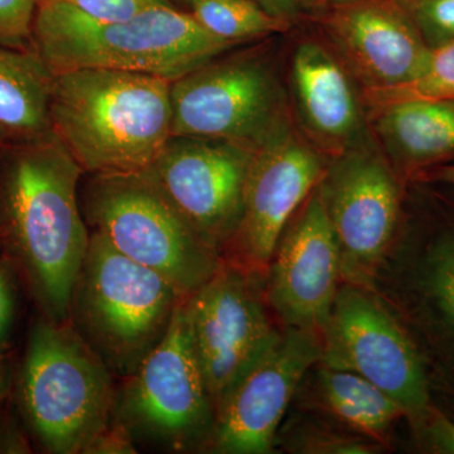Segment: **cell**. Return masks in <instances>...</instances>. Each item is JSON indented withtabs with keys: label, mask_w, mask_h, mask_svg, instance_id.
I'll return each mask as SVG.
<instances>
[{
	"label": "cell",
	"mask_w": 454,
	"mask_h": 454,
	"mask_svg": "<svg viewBox=\"0 0 454 454\" xmlns=\"http://www.w3.org/2000/svg\"><path fill=\"white\" fill-rule=\"evenodd\" d=\"M373 130L399 168L454 157V98H406L376 104Z\"/></svg>",
	"instance_id": "obj_18"
},
{
	"label": "cell",
	"mask_w": 454,
	"mask_h": 454,
	"mask_svg": "<svg viewBox=\"0 0 454 454\" xmlns=\"http://www.w3.org/2000/svg\"><path fill=\"white\" fill-rule=\"evenodd\" d=\"M321 358V333L284 328L215 406L212 450L223 454L270 452L298 385Z\"/></svg>",
	"instance_id": "obj_14"
},
{
	"label": "cell",
	"mask_w": 454,
	"mask_h": 454,
	"mask_svg": "<svg viewBox=\"0 0 454 454\" xmlns=\"http://www.w3.org/2000/svg\"><path fill=\"white\" fill-rule=\"evenodd\" d=\"M433 438L447 453H454V424L447 418L435 417L432 426Z\"/></svg>",
	"instance_id": "obj_30"
},
{
	"label": "cell",
	"mask_w": 454,
	"mask_h": 454,
	"mask_svg": "<svg viewBox=\"0 0 454 454\" xmlns=\"http://www.w3.org/2000/svg\"><path fill=\"white\" fill-rule=\"evenodd\" d=\"M364 145L334 155L319 184L339 241L342 279L360 286L372 283L393 240L400 212L393 168Z\"/></svg>",
	"instance_id": "obj_13"
},
{
	"label": "cell",
	"mask_w": 454,
	"mask_h": 454,
	"mask_svg": "<svg viewBox=\"0 0 454 454\" xmlns=\"http://www.w3.org/2000/svg\"><path fill=\"white\" fill-rule=\"evenodd\" d=\"M43 0H0V47L35 51V20Z\"/></svg>",
	"instance_id": "obj_24"
},
{
	"label": "cell",
	"mask_w": 454,
	"mask_h": 454,
	"mask_svg": "<svg viewBox=\"0 0 454 454\" xmlns=\"http://www.w3.org/2000/svg\"><path fill=\"white\" fill-rule=\"evenodd\" d=\"M372 106L406 98H454V42L433 49L426 70L404 88L367 91Z\"/></svg>",
	"instance_id": "obj_22"
},
{
	"label": "cell",
	"mask_w": 454,
	"mask_h": 454,
	"mask_svg": "<svg viewBox=\"0 0 454 454\" xmlns=\"http://www.w3.org/2000/svg\"><path fill=\"white\" fill-rule=\"evenodd\" d=\"M184 298L163 340L125 378L114 411V418L134 439L178 452L210 443L215 426V405L197 356Z\"/></svg>",
	"instance_id": "obj_7"
},
{
	"label": "cell",
	"mask_w": 454,
	"mask_h": 454,
	"mask_svg": "<svg viewBox=\"0 0 454 454\" xmlns=\"http://www.w3.org/2000/svg\"><path fill=\"white\" fill-rule=\"evenodd\" d=\"M83 170L53 131L0 145V240L22 265L46 318L68 322L90 243L80 208Z\"/></svg>",
	"instance_id": "obj_1"
},
{
	"label": "cell",
	"mask_w": 454,
	"mask_h": 454,
	"mask_svg": "<svg viewBox=\"0 0 454 454\" xmlns=\"http://www.w3.org/2000/svg\"><path fill=\"white\" fill-rule=\"evenodd\" d=\"M178 2L190 5L195 0H178ZM254 2L259 3L262 7L267 9L274 16L291 20V18L297 13L301 0H254Z\"/></svg>",
	"instance_id": "obj_29"
},
{
	"label": "cell",
	"mask_w": 454,
	"mask_h": 454,
	"mask_svg": "<svg viewBox=\"0 0 454 454\" xmlns=\"http://www.w3.org/2000/svg\"><path fill=\"white\" fill-rule=\"evenodd\" d=\"M267 274V301L284 325L321 333L342 274L339 241L319 184L286 226Z\"/></svg>",
	"instance_id": "obj_15"
},
{
	"label": "cell",
	"mask_w": 454,
	"mask_h": 454,
	"mask_svg": "<svg viewBox=\"0 0 454 454\" xmlns=\"http://www.w3.org/2000/svg\"><path fill=\"white\" fill-rule=\"evenodd\" d=\"M260 278L264 276L223 259L210 279L184 298L197 356L215 406L279 333L269 318Z\"/></svg>",
	"instance_id": "obj_11"
},
{
	"label": "cell",
	"mask_w": 454,
	"mask_h": 454,
	"mask_svg": "<svg viewBox=\"0 0 454 454\" xmlns=\"http://www.w3.org/2000/svg\"><path fill=\"white\" fill-rule=\"evenodd\" d=\"M136 439L129 429L113 418L112 422L86 448L85 453L90 454H125L136 453Z\"/></svg>",
	"instance_id": "obj_27"
},
{
	"label": "cell",
	"mask_w": 454,
	"mask_h": 454,
	"mask_svg": "<svg viewBox=\"0 0 454 454\" xmlns=\"http://www.w3.org/2000/svg\"><path fill=\"white\" fill-rule=\"evenodd\" d=\"M325 26L367 82V91H389L414 82L432 52L397 0H340Z\"/></svg>",
	"instance_id": "obj_16"
},
{
	"label": "cell",
	"mask_w": 454,
	"mask_h": 454,
	"mask_svg": "<svg viewBox=\"0 0 454 454\" xmlns=\"http://www.w3.org/2000/svg\"><path fill=\"white\" fill-rule=\"evenodd\" d=\"M433 178L446 184H454V166L442 167L433 173Z\"/></svg>",
	"instance_id": "obj_31"
},
{
	"label": "cell",
	"mask_w": 454,
	"mask_h": 454,
	"mask_svg": "<svg viewBox=\"0 0 454 454\" xmlns=\"http://www.w3.org/2000/svg\"><path fill=\"white\" fill-rule=\"evenodd\" d=\"M49 2L70 5L86 16L95 20H107V22L129 20L149 9L175 7L170 0H49Z\"/></svg>",
	"instance_id": "obj_25"
},
{
	"label": "cell",
	"mask_w": 454,
	"mask_h": 454,
	"mask_svg": "<svg viewBox=\"0 0 454 454\" xmlns=\"http://www.w3.org/2000/svg\"><path fill=\"white\" fill-rule=\"evenodd\" d=\"M321 339L325 366L363 376L409 417L426 414L428 387L419 355L395 318L364 286H340Z\"/></svg>",
	"instance_id": "obj_9"
},
{
	"label": "cell",
	"mask_w": 454,
	"mask_h": 454,
	"mask_svg": "<svg viewBox=\"0 0 454 454\" xmlns=\"http://www.w3.org/2000/svg\"><path fill=\"white\" fill-rule=\"evenodd\" d=\"M310 4H327V3H336L340 0H309Z\"/></svg>",
	"instance_id": "obj_33"
},
{
	"label": "cell",
	"mask_w": 454,
	"mask_h": 454,
	"mask_svg": "<svg viewBox=\"0 0 454 454\" xmlns=\"http://www.w3.org/2000/svg\"><path fill=\"white\" fill-rule=\"evenodd\" d=\"M27 420L51 453H85L115 411L113 372L70 322L33 327L20 376Z\"/></svg>",
	"instance_id": "obj_5"
},
{
	"label": "cell",
	"mask_w": 454,
	"mask_h": 454,
	"mask_svg": "<svg viewBox=\"0 0 454 454\" xmlns=\"http://www.w3.org/2000/svg\"><path fill=\"white\" fill-rule=\"evenodd\" d=\"M91 176L82 196V215L91 231L166 278L182 297L210 279L220 267V254L145 173Z\"/></svg>",
	"instance_id": "obj_6"
},
{
	"label": "cell",
	"mask_w": 454,
	"mask_h": 454,
	"mask_svg": "<svg viewBox=\"0 0 454 454\" xmlns=\"http://www.w3.org/2000/svg\"><path fill=\"white\" fill-rule=\"evenodd\" d=\"M188 8L206 31L232 44L283 32L289 25L254 0H195Z\"/></svg>",
	"instance_id": "obj_21"
},
{
	"label": "cell",
	"mask_w": 454,
	"mask_h": 454,
	"mask_svg": "<svg viewBox=\"0 0 454 454\" xmlns=\"http://www.w3.org/2000/svg\"><path fill=\"white\" fill-rule=\"evenodd\" d=\"M430 50L454 42V0H397Z\"/></svg>",
	"instance_id": "obj_23"
},
{
	"label": "cell",
	"mask_w": 454,
	"mask_h": 454,
	"mask_svg": "<svg viewBox=\"0 0 454 454\" xmlns=\"http://www.w3.org/2000/svg\"><path fill=\"white\" fill-rule=\"evenodd\" d=\"M319 389L339 419L372 438L387 437L397 418L405 415L395 400L357 373L325 366L319 372Z\"/></svg>",
	"instance_id": "obj_20"
},
{
	"label": "cell",
	"mask_w": 454,
	"mask_h": 454,
	"mask_svg": "<svg viewBox=\"0 0 454 454\" xmlns=\"http://www.w3.org/2000/svg\"><path fill=\"white\" fill-rule=\"evenodd\" d=\"M253 152L229 140L172 136L142 172L223 256L240 221Z\"/></svg>",
	"instance_id": "obj_12"
},
{
	"label": "cell",
	"mask_w": 454,
	"mask_h": 454,
	"mask_svg": "<svg viewBox=\"0 0 454 454\" xmlns=\"http://www.w3.org/2000/svg\"><path fill=\"white\" fill-rule=\"evenodd\" d=\"M182 298L166 278L90 231L68 322L110 372L125 379L163 340Z\"/></svg>",
	"instance_id": "obj_4"
},
{
	"label": "cell",
	"mask_w": 454,
	"mask_h": 454,
	"mask_svg": "<svg viewBox=\"0 0 454 454\" xmlns=\"http://www.w3.org/2000/svg\"><path fill=\"white\" fill-rule=\"evenodd\" d=\"M14 312V286L11 271L5 262H0V345L4 340Z\"/></svg>",
	"instance_id": "obj_28"
},
{
	"label": "cell",
	"mask_w": 454,
	"mask_h": 454,
	"mask_svg": "<svg viewBox=\"0 0 454 454\" xmlns=\"http://www.w3.org/2000/svg\"><path fill=\"white\" fill-rule=\"evenodd\" d=\"M217 59L170 83L172 136L255 149L289 122L282 89L259 57Z\"/></svg>",
	"instance_id": "obj_8"
},
{
	"label": "cell",
	"mask_w": 454,
	"mask_h": 454,
	"mask_svg": "<svg viewBox=\"0 0 454 454\" xmlns=\"http://www.w3.org/2000/svg\"><path fill=\"white\" fill-rule=\"evenodd\" d=\"M170 82L151 74L82 68L55 74L53 133L83 173H138L172 137Z\"/></svg>",
	"instance_id": "obj_2"
},
{
	"label": "cell",
	"mask_w": 454,
	"mask_h": 454,
	"mask_svg": "<svg viewBox=\"0 0 454 454\" xmlns=\"http://www.w3.org/2000/svg\"><path fill=\"white\" fill-rule=\"evenodd\" d=\"M55 74L35 51L0 47V145L41 138L52 130Z\"/></svg>",
	"instance_id": "obj_19"
},
{
	"label": "cell",
	"mask_w": 454,
	"mask_h": 454,
	"mask_svg": "<svg viewBox=\"0 0 454 454\" xmlns=\"http://www.w3.org/2000/svg\"><path fill=\"white\" fill-rule=\"evenodd\" d=\"M33 41L35 52L55 74L106 68L170 82L235 46L176 7L149 9L129 20L107 22L49 0L38 8Z\"/></svg>",
	"instance_id": "obj_3"
},
{
	"label": "cell",
	"mask_w": 454,
	"mask_h": 454,
	"mask_svg": "<svg viewBox=\"0 0 454 454\" xmlns=\"http://www.w3.org/2000/svg\"><path fill=\"white\" fill-rule=\"evenodd\" d=\"M327 167L321 152L297 136L291 122L256 146L240 221L223 250L229 259L223 260L265 276L286 226L321 184Z\"/></svg>",
	"instance_id": "obj_10"
},
{
	"label": "cell",
	"mask_w": 454,
	"mask_h": 454,
	"mask_svg": "<svg viewBox=\"0 0 454 454\" xmlns=\"http://www.w3.org/2000/svg\"><path fill=\"white\" fill-rule=\"evenodd\" d=\"M432 288L442 309L454 322V247L438 254L433 264Z\"/></svg>",
	"instance_id": "obj_26"
},
{
	"label": "cell",
	"mask_w": 454,
	"mask_h": 454,
	"mask_svg": "<svg viewBox=\"0 0 454 454\" xmlns=\"http://www.w3.org/2000/svg\"><path fill=\"white\" fill-rule=\"evenodd\" d=\"M7 372H5L4 366L0 364V400L4 396L5 390H7Z\"/></svg>",
	"instance_id": "obj_32"
},
{
	"label": "cell",
	"mask_w": 454,
	"mask_h": 454,
	"mask_svg": "<svg viewBox=\"0 0 454 454\" xmlns=\"http://www.w3.org/2000/svg\"><path fill=\"white\" fill-rule=\"evenodd\" d=\"M295 106L310 136L334 155L361 145L363 118L348 74L317 42H301L292 59Z\"/></svg>",
	"instance_id": "obj_17"
}]
</instances>
